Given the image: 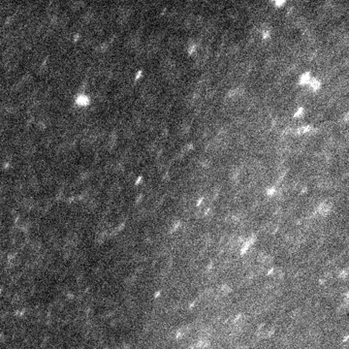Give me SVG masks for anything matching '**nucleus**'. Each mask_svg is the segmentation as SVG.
Wrapping results in <instances>:
<instances>
[{
    "label": "nucleus",
    "instance_id": "f257e3e1",
    "mask_svg": "<svg viewBox=\"0 0 349 349\" xmlns=\"http://www.w3.org/2000/svg\"><path fill=\"white\" fill-rule=\"evenodd\" d=\"M332 210H333V205L330 202H326V201L321 202L317 206V213L319 215H321L323 217L328 216L332 213Z\"/></svg>",
    "mask_w": 349,
    "mask_h": 349
},
{
    "label": "nucleus",
    "instance_id": "f03ea898",
    "mask_svg": "<svg viewBox=\"0 0 349 349\" xmlns=\"http://www.w3.org/2000/svg\"><path fill=\"white\" fill-rule=\"evenodd\" d=\"M254 242H255V239L252 238V237H250V238H248V239H246V241H243V244H242V247H241V253H242V254L246 253L247 251H248L251 247H252V246L254 244Z\"/></svg>",
    "mask_w": 349,
    "mask_h": 349
},
{
    "label": "nucleus",
    "instance_id": "7ed1b4c3",
    "mask_svg": "<svg viewBox=\"0 0 349 349\" xmlns=\"http://www.w3.org/2000/svg\"><path fill=\"white\" fill-rule=\"evenodd\" d=\"M243 92H244V90L242 86H236V87L231 88L229 91H228L227 95H228V97H230V98H236V97L242 96Z\"/></svg>",
    "mask_w": 349,
    "mask_h": 349
},
{
    "label": "nucleus",
    "instance_id": "20e7f679",
    "mask_svg": "<svg viewBox=\"0 0 349 349\" xmlns=\"http://www.w3.org/2000/svg\"><path fill=\"white\" fill-rule=\"evenodd\" d=\"M311 73L308 71L304 72L303 74H301V76L299 77V84L301 86H308V83L311 80Z\"/></svg>",
    "mask_w": 349,
    "mask_h": 349
},
{
    "label": "nucleus",
    "instance_id": "39448f33",
    "mask_svg": "<svg viewBox=\"0 0 349 349\" xmlns=\"http://www.w3.org/2000/svg\"><path fill=\"white\" fill-rule=\"evenodd\" d=\"M308 86H309V88H310L312 91H318L321 88L322 84H321L320 80H318L317 78H311V80L308 83Z\"/></svg>",
    "mask_w": 349,
    "mask_h": 349
},
{
    "label": "nucleus",
    "instance_id": "423d86ee",
    "mask_svg": "<svg viewBox=\"0 0 349 349\" xmlns=\"http://www.w3.org/2000/svg\"><path fill=\"white\" fill-rule=\"evenodd\" d=\"M188 332H189L188 326L181 327V328L178 329L177 332H176V337H177V338H184L185 335L188 334Z\"/></svg>",
    "mask_w": 349,
    "mask_h": 349
},
{
    "label": "nucleus",
    "instance_id": "0eeeda50",
    "mask_svg": "<svg viewBox=\"0 0 349 349\" xmlns=\"http://www.w3.org/2000/svg\"><path fill=\"white\" fill-rule=\"evenodd\" d=\"M219 291L222 295L226 296V295H229L231 292H232V287L228 284H222L219 287Z\"/></svg>",
    "mask_w": 349,
    "mask_h": 349
},
{
    "label": "nucleus",
    "instance_id": "6e6552de",
    "mask_svg": "<svg viewBox=\"0 0 349 349\" xmlns=\"http://www.w3.org/2000/svg\"><path fill=\"white\" fill-rule=\"evenodd\" d=\"M312 129V126L311 125H303L301 127H299L298 129H297V134H305V133L308 132H310V130Z\"/></svg>",
    "mask_w": 349,
    "mask_h": 349
},
{
    "label": "nucleus",
    "instance_id": "1a4fd4ad",
    "mask_svg": "<svg viewBox=\"0 0 349 349\" xmlns=\"http://www.w3.org/2000/svg\"><path fill=\"white\" fill-rule=\"evenodd\" d=\"M77 103L79 104V105H87L88 104V99H87L86 96L84 95H80L79 97L77 98Z\"/></svg>",
    "mask_w": 349,
    "mask_h": 349
},
{
    "label": "nucleus",
    "instance_id": "9d476101",
    "mask_svg": "<svg viewBox=\"0 0 349 349\" xmlns=\"http://www.w3.org/2000/svg\"><path fill=\"white\" fill-rule=\"evenodd\" d=\"M196 49H197V45L195 44L194 42H192V43H189L187 45L186 50H187V53L189 54H194L195 51H196Z\"/></svg>",
    "mask_w": 349,
    "mask_h": 349
},
{
    "label": "nucleus",
    "instance_id": "9b49d317",
    "mask_svg": "<svg viewBox=\"0 0 349 349\" xmlns=\"http://www.w3.org/2000/svg\"><path fill=\"white\" fill-rule=\"evenodd\" d=\"M305 115V109L303 107H299L298 109L295 111L294 113V117L295 118H300Z\"/></svg>",
    "mask_w": 349,
    "mask_h": 349
},
{
    "label": "nucleus",
    "instance_id": "f8f14e48",
    "mask_svg": "<svg viewBox=\"0 0 349 349\" xmlns=\"http://www.w3.org/2000/svg\"><path fill=\"white\" fill-rule=\"evenodd\" d=\"M276 194V188L275 186H269L266 189V195L269 197H273Z\"/></svg>",
    "mask_w": 349,
    "mask_h": 349
},
{
    "label": "nucleus",
    "instance_id": "ddd939ff",
    "mask_svg": "<svg viewBox=\"0 0 349 349\" xmlns=\"http://www.w3.org/2000/svg\"><path fill=\"white\" fill-rule=\"evenodd\" d=\"M181 227V221H175L171 225V232H176L177 230H178V228Z\"/></svg>",
    "mask_w": 349,
    "mask_h": 349
},
{
    "label": "nucleus",
    "instance_id": "4468645a",
    "mask_svg": "<svg viewBox=\"0 0 349 349\" xmlns=\"http://www.w3.org/2000/svg\"><path fill=\"white\" fill-rule=\"evenodd\" d=\"M273 5H275V7L280 8V7H282L283 5H285L286 1H285V0H275V1H273Z\"/></svg>",
    "mask_w": 349,
    "mask_h": 349
},
{
    "label": "nucleus",
    "instance_id": "2eb2a0df",
    "mask_svg": "<svg viewBox=\"0 0 349 349\" xmlns=\"http://www.w3.org/2000/svg\"><path fill=\"white\" fill-rule=\"evenodd\" d=\"M262 33H263V38H264V39H268V38H270V30H268V29H264V30L262 31Z\"/></svg>",
    "mask_w": 349,
    "mask_h": 349
}]
</instances>
